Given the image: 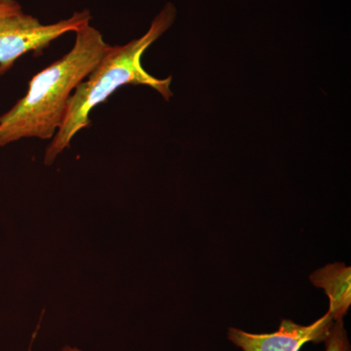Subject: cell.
Instances as JSON below:
<instances>
[{"label":"cell","instance_id":"cell-6","mask_svg":"<svg viewBox=\"0 0 351 351\" xmlns=\"http://www.w3.org/2000/svg\"><path fill=\"white\" fill-rule=\"evenodd\" d=\"M324 341L326 343L325 351H350L343 319L334 321L329 335Z\"/></svg>","mask_w":351,"mask_h":351},{"label":"cell","instance_id":"cell-2","mask_svg":"<svg viewBox=\"0 0 351 351\" xmlns=\"http://www.w3.org/2000/svg\"><path fill=\"white\" fill-rule=\"evenodd\" d=\"M176 18L174 5L167 4L152 21L145 36L123 46H110L100 63L87 76L86 82L76 86L66 106L61 126L48 147L45 164L50 165L69 147L76 133L89 126V115L97 106L124 85H145L154 88L166 101L172 97V78L158 80L147 73L142 66V56L154 41L170 29Z\"/></svg>","mask_w":351,"mask_h":351},{"label":"cell","instance_id":"cell-8","mask_svg":"<svg viewBox=\"0 0 351 351\" xmlns=\"http://www.w3.org/2000/svg\"><path fill=\"white\" fill-rule=\"evenodd\" d=\"M29 351H31V348H29ZM63 351H82V350H77V348H71V346H66V348H64Z\"/></svg>","mask_w":351,"mask_h":351},{"label":"cell","instance_id":"cell-1","mask_svg":"<svg viewBox=\"0 0 351 351\" xmlns=\"http://www.w3.org/2000/svg\"><path fill=\"white\" fill-rule=\"evenodd\" d=\"M75 32L73 49L34 75L24 98L0 117V147L23 138L46 140L56 134L73 91L110 48L90 24Z\"/></svg>","mask_w":351,"mask_h":351},{"label":"cell","instance_id":"cell-7","mask_svg":"<svg viewBox=\"0 0 351 351\" xmlns=\"http://www.w3.org/2000/svg\"><path fill=\"white\" fill-rule=\"evenodd\" d=\"M22 11L16 0H0V17Z\"/></svg>","mask_w":351,"mask_h":351},{"label":"cell","instance_id":"cell-3","mask_svg":"<svg viewBox=\"0 0 351 351\" xmlns=\"http://www.w3.org/2000/svg\"><path fill=\"white\" fill-rule=\"evenodd\" d=\"M91 18L88 10L50 25L41 24L34 16L22 11L0 17V75L25 53L39 52L66 32L89 24Z\"/></svg>","mask_w":351,"mask_h":351},{"label":"cell","instance_id":"cell-5","mask_svg":"<svg viewBox=\"0 0 351 351\" xmlns=\"http://www.w3.org/2000/svg\"><path fill=\"white\" fill-rule=\"evenodd\" d=\"M309 278L329 298L328 311L332 319H343L351 304V267L343 263H332L316 270Z\"/></svg>","mask_w":351,"mask_h":351},{"label":"cell","instance_id":"cell-4","mask_svg":"<svg viewBox=\"0 0 351 351\" xmlns=\"http://www.w3.org/2000/svg\"><path fill=\"white\" fill-rule=\"evenodd\" d=\"M329 311L313 324L302 326L284 319L278 331L271 334H251L230 328L228 339L243 351H300L304 343L326 339L334 323Z\"/></svg>","mask_w":351,"mask_h":351}]
</instances>
